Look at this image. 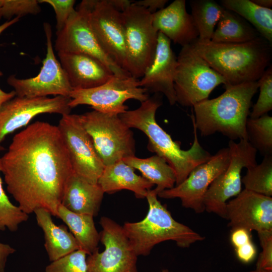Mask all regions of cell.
Segmentation results:
<instances>
[{
    "instance_id": "cell-1",
    "label": "cell",
    "mask_w": 272,
    "mask_h": 272,
    "mask_svg": "<svg viewBox=\"0 0 272 272\" xmlns=\"http://www.w3.org/2000/svg\"><path fill=\"white\" fill-rule=\"evenodd\" d=\"M7 190L25 213L43 209L57 217L73 173L57 126L37 121L16 133L1 157Z\"/></svg>"
},
{
    "instance_id": "cell-2",
    "label": "cell",
    "mask_w": 272,
    "mask_h": 272,
    "mask_svg": "<svg viewBox=\"0 0 272 272\" xmlns=\"http://www.w3.org/2000/svg\"><path fill=\"white\" fill-rule=\"evenodd\" d=\"M162 104L161 100L156 96L149 97L141 102L138 108L127 110L119 116L129 128L138 129L146 135L148 139V150L163 158L173 168L177 185L183 182L194 168L207 162L212 155L198 141L192 112L191 118L193 142L188 150L181 149L180 143L174 141L156 121V113Z\"/></svg>"
},
{
    "instance_id": "cell-3",
    "label": "cell",
    "mask_w": 272,
    "mask_h": 272,
    "mask_svg": "<svg viewBox=\"0 0 272 272\" xmlns=\"http://www.w3.org/2000/svg\"><path fill=\"white\" fill-rule=\"evenodd\" d=\"M191 45L224 78L226 85L257 81L271 65V43L261 36L248 42L235 43L197 39Z\"/></svg>"
},
{
    "instance_id": "cell-4",
    "label": "cell",
    "mask_w": 272,
    "mask_h": 272,
    "mask_svg": "<svg viewBox=\"0 0 272 272\" xmlns=\"http://www.w3.org/2000/svg\"><path fill=\"white\" fill-rule=\"evenodd\" d=\"M224 87L225 92L218 97L193 106L196 128L203 137L220 132L230 140H247L246 121L258 82Z\"/></svg>"
},
{
    "instance_id": "cell-5",
    "label": "cell",
    "mask_w": 272,
    "mask_h": 272,
    "mask_svg": "<svg viewBox=\"0 0 272 272\" xmlns=\"http://www.w3.org/2000/svg\"><path fill=\"white\" fill-rule=\"evenodd\" d=\"M154 190L146 197L149 210L145 218L137 222H125L122 226L136 255H149L154 247L164 241L172 240L181 248L203 240L205 237L188 226L176 221L166 207L158 199Z\"/></svg>"
},
{
    "instance_id": "cell-6",
    "label": "cell",
    "mask_w": 272,
    "mask_h": 272,
    "mask_svg": "<svg viewBox=\"0 0 272 272\" xmlns=\"http://www.w3.org/2000/svg\"><path fill=\"white\" fill-rule=\"evenodd\" d=\"M78 116L105 166L135 156L133 132L119 115L93 110Z\"/></svg>"
},
{
    "instance_id": "cell-7",
    "label": "cell",
    "mask_w": 272,
    "mask_h": 272,
    "mask_svg": "<svg viewBox=\"0 0 272 272\" xmlns=\"http://www.w3.org/2000/svg\"><path fill=\"white\" fill-rule=\"evenodd\" d=\"M126 52V71L133 78H142L154 58L158 33L152 14L133 2L121 12Z\"/></svg>"
},
{
    "instance_id": "cell-8",
    "label": "cell",
    "mask_w": 272,
    "mask_h": 272,
    "mask_svg": "<svg viewBox=\"0 0 272 272\" xmlns=\"http://www.w3.org/2000/svg\"><path fill=\"white\" fill-rule=\"evenodd\" d=\"M174 77L176 103L193 107L208 99L213 90L227 82L193 49L191 45L182 47L177 57Z\"/></svg>"
},
{
    "instance_id": "cell-9",
    "label": "cell",
    "mask_w": 272,
    "mask_h": 272,
    "mask_svg": "<svg viewBox=\"0 0 272 272\" xmlns=\"http://www.w3.org/2000/svg\"><path fill=\"white\" fill-rule=\"evenodd\" d=\"M230 162L226 169L211 184L205 194V210L226 219V204L229 199L242 191L241 172L257 164V151L246 140L238 143L230 140Z\"/></svg>"
},
{
    "instance_id": "cell-10",
    "label": "cell",
    "mask_w": 272,
    "mask_h": 272,
    "mask_svg": "<svg viewBox=\"0 0 272 272\" xmlns=\"http://www.w3.org/2000/svg\"><path fill=\"white\" fill-rule=\"evenodd\" d=\"M72 109L81 105L90 106L94 110L120 115L128 109L126 101L143 102L149 98L148 91L140 86L139 80L131 76L113 75L105 83L95 88L73 90L70 94Z\"/></svg>"
},
{
    "instance_id": "cell-11",
    "label": "cell",
    "mask_w": 272,
    "mask_h": 272,
    "mask_svg": "<svg viewBox=\"0 0 272 272\" xmlns=\"http://www.w3.org/2000/svg\"><path fill=\"white\" fill-rule=\"evenodd\" d=\"M92 0L82 1L71 15L63 28L56 33L54 48L57 52L82 53L95 57L116 76H131L117 65L104 51L91 27L89 13Z\"/></svg>"
},
{
    "instance_id": "cell-12",
    "label": "cell",
    "mask_w": 272,
    "mask_h": 272,
    "mask_svg": "<svg viewBox=\"0 0 272 272\" xmlns=\"http://www.w3.org/2000/svg\"><path fill=\"white\" fill-rule=\"evenodd\" d=\"M46 39V53L39 73L35 77L19 79L14 75L7 79L17 96L44 97L48 95L70 97L73 90L64 70L54 55L52 43V30L47 22L43 24Z\"/></svg>"
},
{
    "instance_id": "cell-13",
    "label": "cell",
    "mask_w": 272,
    "mask_h": 272,
    "mask_svg": "<svg viewBox=\"0 0 272 272\" xmlns=\"http://www.w3.org/2000/svg\"><path fill=\"white\" fill-rule=\"evenodd\" d=\"M100 241L104 250L89 255L86 261L89 272H138V256L125 235L122 226L110 218L102 217Z\"/></svg>"
},
{
    "instance_id": "cell-14",
    "label": "cell",
    "mask_w": 272,
    "mask_h": 272,
    "mask_svg": "<svg viewBox=\"0 0 272 272\" xmlns=\"http://www.w3.org/2000/svg\"><path fill=\"white\" fill-rule=\"evenodd\" d=\"M57 127L67 149L73 172L97 184L105 165L78 114L62 115Z\"/></svg>"
},
{
    "instance_id": "cell-15",
    "label": "cell",
    "mask_w": 272,
    "mask_h": 272,
    "mask_svg": "<svg viewBox=\"0 0 272 272\" xmlns=\"http://www.w3.org/2000/svg\"><path fill=\"white\" fill-rule=\"evenodd\" d=\"M229 148L219 150L207 162L194 168L181 183L158 194L163 198H179L182 206L196 213L205 211L203 199L211 184L228 167L230 162Z\"/></svg>"
},
{
    "instance_id": "cell-16",
    "label": "cell",
    "mask_w": 272,
    "mask_h": 272,
    "mask_svg": "<svg viewBox=\"0 0 272 272\" xmlns=\"http://www.w3.org/2000/svg\"><path fill=\"white\" fill-rule=\"evenodd\" d=\"M70 97L61 96L52 98L27 97L16 96L0 107L1 144L6 137L25 126L36 116L42 114H70Z\"/></svg>"
},
{
    "instance_id": "cell-17",
    "label": "cell",
    "mask_w": 272,
    "mask_h": 272,
    "mask_svg": "<svg viewBox=\"0 0 272 272\" xmlns=\"http://www.w3.org/2000/svg\"><path fill=\"white\" fill-rule=\"evenodd\" d=\"M89 21L102 49L117 65L126 71V52L121 12L108 0H92Z\"/></svg>"
},
{
    "instance_id": "cell-18",
    "label": "cell",
    "mask_w": 272,
    "mask_h": 272,
    "mask_svg": "<svg viewBox=\"0 0 272 272\" xmlns=\"http://www.w3.org/2000/svg\"><path fill=\"white\" fill-rule=\"evenodd\" d=\"M226 219L231 230H272V197L244 188L227 202Z\"/></svg>"
},
{
    "instance_id": "cell-19",
    "label": "cell",
    "mask_w": 272,
    "mask_h": 272,
    "mask_svg": "<svg viewBox=\"0 0 272 272\" xmlns=\"http://www.w3.org/2000/svg\"><path fill=\"white\" fill-rule=\"evenodd\" d=\"M156 51L153 61L139 80L140 87L148 92L161 93L169 103H176L174 77L177 65V57L171 47V41L158 32Z\"/></svg>"
},
{
    "instance_id": "cell-20",
    "label": "cell",
    "mask_w": 272,
    "mask_h": 272,
    "mask_svg": "<svg viewBox=\"0 0 272 272\" xmlns=\"http://www.w3.org/2000/svg\"><path fill=\"white\" fill-rule=\"evenodd\" d=\"M152 22L158 32L182 47L191 44L199 37L193 19L186 10L185 0H175L152 14Z\"/></svg>"
},
{
    "instance_id": "cell-21",
    "label": "cell",
    "mask_w": 272,
    "mask_h": 272,
    "mask_svg": "<svg viewBox=\"0 0 272 272\" xmlns=\"http://www.w3.org/2000/svg\"><path fill=\"white\" fill-rule=\"evenodd\" d=\"M57 54L73 90L96 87L114 75L104 64L91 55L67 52H57Z\"/></svg>"
},
{
    "instance_id": "cell-22",
    "label": "cell",
    "mask_w": 272,
    "mask_h": 272,
    "mask_svg": "<svg viewBox=\"0 0 272 272\" xmlns=\"http://www.w3.org/2000/svg\"><path fill=\"white\" fill-rule=\"evenodd\" d=\"M104 192L93 184L73 173L65 185L61 205L76 214L98 215Z\"/></svg>"
},
{
    "instance_id": "cell-23",
    "label": "cell",
    "mask_w": 272,
    "mask_h": 272,
    "mask_svg": "<svg viewBox=\"0 0 272 272\" xmlns=\"http://www.w3.org/2000/svg\"><path fill=\"white\" fill-rule=\"evenodd\" d=\"M97 183L104 193L112 194L126 189L132 191L138 198H146L154 185L135 173L134 169L122 160L105 166Z\"/></svg>"
},
{
    "instance_id": "cell-24",
    "label": "cell",
    "mask_w": 272,
    "mask_h": 272,
    "mask_svg": "<svg viewBox=\"0 0 272 272\" xmlns=\"http://www.w3.org/2000/svg\"><path fill=\"white\" fill-rule=\"evenodd\" d=\"M34 213L38 225L43 231L44 246L50 261L80 249L74 235L65 226L55 225L49 212L43 209H37Z\"/></svg>"
},
{
    "instance_id": "cell-25",
    "label": "cell",
    "mask_w": 272,
    "mask_h": 272,
    "mask_svg": "<svg viewBox=\"0 0 272 272\" xmlns=\"http://www.w3.org/2000/svg\"><path fill=\"white\" fill-rule=\"evenodd\" d=\"M93 216L72 212L60 205L57 218L62 220L76 239L80 249L90 255L98 250L100 234L94 222Z\"/></svg>"
},
{
    "instance_id": "cell-26",
    "label": "cell",
    "mask_w": 272,
    "mask_h": 272,
    "mask_svg": "<svg viewBox=\"0 0 272 272\" xmlns=\"http://www.w3.org/2000/svg\"><path fill=\"white\" fill-rule=\"evenodd\" d=\"M134 169H137L142 176L156 187L154 190L157 194L170 189L176 184V175L173 168L162 157L155 155L147 158L132 156L122 160Z\"/></svg>"
},
{
    "instance_id": "cell-27",
    "label": "cell",
    "mask_w": 272,
    "mask_h": 272,
    "mask_svg": "<svg viewBox=\"0 0 272 272\" xmlns=\"http://www.w3.org/2000/svg\"><path fill=\"white\" fill-rule=\"evenodd\" d=\"M217 26L211 40L216 43H243L260 36L245 19L225 8Z\"/></svg>"
},
{
    "instance_id": "cell-28",
    "label": "cell",
    "mask_w": 272,
    "mask_h": 272,
    "mask_svg": "<svg viewBox=\"0 0 272 272\" xmlns=\"http://www.w3.org/2000/svg\"><path fill=\"white\" fill-rule=\"evenodd\" d=\"M221 5L245 19L259 35L272 43V10L259 7L251 0H222Z\"/></svg>"
},
{
    "instance_id": "cell-29",
    "label": "cell",
    "mask_w": 272,
    "mask_h": 272,
    "mask_svg": "<svg viewBox=\"0 0 272 272\" xmlns=\"http://www.w3.org/2000/svg\"><path fill=\"white\" fill-rule=\"evenodd\" d=\"M191 14L199 33L198 40H211L224 8L214 0H191Z\"/></svg>"
},
{
    "instance_id": "cell-30",
    "label": "cell",
    "mask_w": 272,
    "mask_h": 272,
    "mask_svg": "<svg viewBox=\"0 0 272 272\" xmlns=\"http://www.w3.org/2000/svg\"><path fill=\"white\" fill-rule=\"evenodd\" d=\"M241 181L245 189L271 197L272 155L264 156L260 164L247 168Z\"/></svg>"
},
{
    "instance_id": "cell-31",
    "label": "cell",
    "mask_w": 272,
    "mask_h": 272,
    "mask_svg": "<svg viewBox=\"0 0 272 272\" xmlns=\"http://www.w3.org/2000/svg\"><path fill=\"white\" fill-rule=\"evenodd\" d=\"M247 140L264 157L272 155V117L266 114L248 118L246 124Z\"/></svg>"
},
{
    "instance_id": "cell-32",
    "label": "cell",
    "mask_w": 272,
    "mask_h": 272,
    "mask_svg": "<svg viewBox=\"0 0 272 272\" xmlns=\"http://www.w3.org/2000/svg\"><path fill=\"white\" fill-rule=\"evenodd\" d=\"M1 169L0 157V172ZM28 217L27 214L10 201L4 190L0 176V230L4 231L7 228L11 231H16L18 230L19 225L27 221Z\"/></svg>"
},
{
    "instance_id": "cell-33",
    "label": "cell",
    "mask_w": 272,
    "mask_h": 272,
    "mask_svg": "<svg viewBox=\"0 0 272 272\" xmlns=\"http://www.w3.org/2000/svg\"><path fill=\"white\" fill-rule=\"evenodd\" d=\"M259 95L250 113L251 118L259 117L272 109V66L270 65L257 81Z\"/></svg>"
},
{
    "instance_id": "cell-34",
    "label": "cell",
    "mask_w": 272,
    "mask_h": 272,
    "mask_svg": "<svg viewBox=\"0 0 272 272\" xmlns=\"http://www.w3.org/2000/svg\"><path fill=\"white\" fill-rule=\"evenodd\" d=\"M86 255L82 250H76L51 262L45 272H89Z\"/></svg>"
},
{
    "instance_id": "cell-35",
    "label": "cell",
    "mask_w": 272,
    "mask_h": 272,
    "mask_svg": "<svg viewBox=\"0 0 272 272\" xmlns=\"http://www.w3.org/2000/svg\"><path fill=\"white\" fill-rule=\"evenodd\" d=\"M39 4L37 0H2L3 18L10 20L14 16L37 14L41 11Z\"/></svg>"
},
{
    "instance_id": "cell-36",
    "label": "cell",
    "mask_w": 272,
    "mask_h": 272,
    "mask_svg": "<svg viewBox=\"0 0 272 272\" xmlns=\"http://www.w3.org/2000/svg\"><path fill=\"white\" fill-rule=\"evenodd\" d=\"M39 3H46L54 10L56 20V32L60 31L66 24L71 15L75 12V0H40Z\"/></svg>"
},
{
    "instance_id": "cell-37",
    "label": "cell",
    "mask_w": 272,
    "mask_h": 272,
    "mask_svg": "<svg viewBox=\"0 0 272 272\" xmlns=\"http://www.w3.org/2000/svg\"><path fill=\"white\" fill-rule=\"evenodd\" d=\"M257 233L262 250L259 255L256 268L272 269V230Z\"/></svg>"
},
{
    "instance_id": "cell-38",
    "label": "cell",
    "mask_w": 272,
    "mask_h": 272,
    "mask_svg": "<svg viewBox=\"0 0 272 272\" xmlns=\"http://www.w3.org/2000/svg\"><path fill=\"white\" fill-rule=\"evenodd\" d=\"M235 251L238 259L245 263L252 261L257 254L256 247L252 241L235 248Z\"/></svg>"
},
{
    "instance_id": "cell-39",
    "label": "cell",
    "mask_w": 272,
    "mask_h": 272,
    "mask_svg": "<svg viewBox=\"0 0 272 272\" xmlns=\"http://www.w3.org/2000/svg\"><path fill=\"white\" fill-rule=\"evenodd\" d=\"M251 232L243 228H235L231 230L230 241L234 247L238 248L252 241Z\"/></svg>"
},
{
    "instance_id": "cell-40",
    "label": "cell",
    "mask_w": 272,
    "mask_h": 272,
    "mask_svg": "<svg viewBox=\"0 0 272 272\" xmlns=\"http://www.w3.org/2000/svg\"><path fill=\"white\" fill-rule=\"evenodd\" d=\"M168 1V0H142L133 1V3L145 8L151 14H153L163 9Z\"/></svg>"
},
{
    "instance_id": "cell-41",
    "label": "cell",
    "mask_w": 272,
    "mask_h": 272,
    "mask_svg": "<svg viewBox=\"0 0 272 272\" xmlns=\"http://www.w3.org/2000/svg\"><path fill=\"white\" fill-rule=\"evenodd\" d=\"M15 250L8 245L0 243V272H4V267L8 256Z\"/></svg>"
},
{
    "instance_id": "cell-42",
    "label": "cell",
    "mask_w": 272,
    "mask_h": 272,
    "mask_svg": "<svg viewBox=\"0 0 272 272\" xmlns=\"http://www.w3.org/2000/svg\"><path fill=\"white\" fill-rule=\"evenodd\" d=\"M109 3L117 11L122 12L127 8L133 1L129 0H108Z\"/></svg>"
},
{
    "instance_id": "cell-43",
    "label": "cell",
    "mask_w": 272,
    "mask_h": 272,
    "mask_svg": "<svg viewBox=\"0 0 272 272\" xmlns=\"http://www.w3.org/2000/svg\"><path fill=\"white\" fill-rule=\"evenodd\" d=\"M3 73L0 71V77L3 76ZM16 96L13 90L10 92H6L0 88V107L6 102L13 99Z\"/></svg>"
},
{
    "instance_id": "cell-44",
    "label": "cell",
    "mask_w": 272,
    "mask_h": 272,
    "mask_svg": "<svg viewBox=\"0 0 272 272\" xmlns=\"http://www.w3.org/2000/svg\"><path fill=\"white\" fill-rule=\"evenodd\" d=\"M20 17H16L10 20H8L0 25V35L7 28L18 22Z\"/></svg>"
},
{
    "instance_id": "cell-45",
    "label": "cell",
    "mask_w": 272,
    "mask_h": 272,
    "mask_svg": "<svg viewBox=\"0 0 272 272\" xmlns=\"http://www.w3.org/2000/svg\"><path fill=\"white\" fill-rule=\"evenodd\" d=\"M257 6L267 9H271L272 7L271 0H251Z\"/></svg>"
},
{
    "instance_id": "cell-46",
    "label": "cell",
    "mask_w": 272,
    "mask_h": 272,
    "mask_svg": "<svg viewBox=\"0 0 272 272\" xmlns=\"http://www.w3.org/2000/svg\"><path fill=\"white\" fill-rule=\"evenodd\" d=\"M249 272H272V269L261 268H256L255 270Z\"/></svg>"
},
{
    "instance_id": "cell-47",
    "label": "cell",
    "mask_w": 272,
    "mask_h": 272,
    "mask_svg": "<svg viewBox=\"0 0 272 272\" xmlns=\"http://www.w3.org/2000/svg\"><path fill=\"white\" fill-rule=\"evenodd\" d=\"M2 0H0V19L3 18L2 13Z\"/></svg>"
},
{
    "instance_id": "cell-48",
    "label": "cell",
    "mask_w": 272,
    "mask_h": 272,
    "mask_svg": "<svg viewBox=\"0 0 272 272\" xmlns=\"http://www.w3.org/2000/svg\"><path fill=\"white\" fill-rule=\"evenodd\" d=\"M161 272H171V271H170L169 270L167 269H164Z\"/></svg>"
}]
</instances>
